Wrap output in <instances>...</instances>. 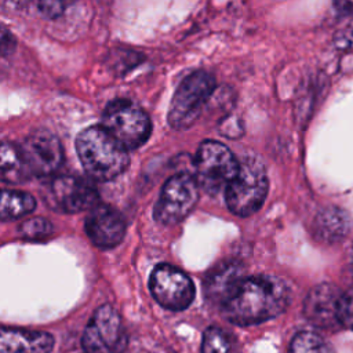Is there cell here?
<instances>
[{"label": "cell", "mask_w": 353, "mask_h": 353, "mask_svg": "<svg viewBox=\"0 0 353 353\" xmlns=\"http://www.w3.org/2000/svg\"><path fill=\"white\" fill-rule=\"evenodd\" d=\"M290 299V288L281 279L259 274L245 277L219 307L228 321L254 325L281 314Z\"/></svg>", "instance_id": "6da1fadb"}, {"label": "cell", "mask_w": 353, "mask_h": 353, "mask_svg": "<svg viewBox=\"0 0 353 353\" xmlns=\"http://www.w3.org/2000/svg\"><path fill=\"white\" fill-rule=\"evenodd\" d=\"M76 150L88 176L110 181L125 171L130 163L128 149L114 139L102 125H91L76 138Z\"/></svg>", "instance_id": "7a4b0ae2"}, {"label": "cell", "mask_w": 353, "mask_h": 353, "mask_svg": "<svg viewBox=\"0 0 353 353\" xmlns=\"http://www.w3.org/2000/svg\"><path fill=\"white\" fill-rule=\"evenodd\" d=\"M101 125L128 150L142 146L152 134L148 113L134 101L124 98L106 105Z\"/></svg>", "instance_id": "3957f363"}, {"label": "cell", "mask_w": 353, "mask_h": 353, "mask_svg": "<svg viewBox=\"0 0 353 353\" xmlns=\"http://www.w3.org/2000/svg\"><path fill=\"white\" fill-rule=\"evenodd\" d=\"M268 188L269 182L263 164L255 157H247L240 163L237 175L225 189L226 205L233 214L248 216L262 207Z\"/></svg>", "instance_id": "277c9868"}, {"label": "cell", "mask_w": 353, "mask_h": 353, "mask_svg": "<svg viewBox=\"0 0 353 353\" xmlns=\"http://www.w3.org/2000/svg\"><path fill=\"white\" fill-rule=\"evenodd\" d=\"M215 88V77L204 70H194L186 76L174 92L168 109V123L174 130L189 128L200 116L205 102Z\"/></svg>", "instance_id": "5b68a950"}, {"label": "cell", "mask_w": 353, "mask_h": 353, "mask_svg": "<svg viewBox=\"0 0 353 353\" xmlns=\"http://www.w3.org/2000/svg\"><path fill=\"white\" fill-rule=\"evenodd\" d=\"M240 170V161L218 141H204L194 157L197 183L208 193L226 189Z\"/></svg>", "instance_id": "8992f818"}, {"label": "cell", "mask_w": 353, "mask_h": 353, "mask_svg": "<svg viewBox=\"0 0 353 353\" xmlns=\"http://www.w3.org/2000/svg\"><path fill=\"white\" fill-rule=\"evenodd\" d=\"M199 201V183L194 176L179 172L170 176L154 204L153 216L160 225H175L183 221Z\"/></svg>", "instance_id": "52a82bcc"}, {"label": "cell", "mask_w": 353, "mask_h": 353, "mask_svg": "<svg viewBox=\"0 0 353 353\" xmlns=\"http://www.w3.org/2000/svg\"><path fill=\"white\" fill-rule=\"evenodd\" d=\"M83 353H123L127 346L119 312L110 305L99 306L88 321L83 338Z\"/></svg>", "instance_id": "ba28073f"}, {"label": "cell", "mask_w": 353, "mask_h": 353, "mask_svg": "<svg viewBox=\"0 0 353 353\" xmlns=\"http://www.w3.org/2000/svg\"><path fill=\"white\" fill-rule=\"evenodd\" d=\"M149 290L159 305L174 312L189 307L196 294L192 279L168 263H160L153 269L149 277Z\"/></svg>", "instance_id": "9c48e42d"}, {"label": "cell", "mask_w": 353, "mask_h": 353, "mask_svg": "<svg viewBox=\"0 0 353 353\" xmlns=\"http://www.w3.org/2000/svg\"><path fill=\"white\" fill-rule=\"evenodd\" d=\"M44 200L52 210L72 214L94 208L98 204V192L83 178L59 176L47 185Z\"/></svg>", "instance_id": "30bf717a"}, {"label": "cell", "mask_w": 353, "mask_h": 353, "mask_svg": "<svg viewBox=\"0 0 353 353\" xmlns=\"http://www.w3.org/2000/svg\"><path fill=\"white\" fill-rule=\"evenodd\" d=\"M19 152L30 175L47 176L57 171L63 160V150L59 139L46 130L29 134Z\"/></svg>", "instance_id": "8fae6325"}, {"label": "cell", "mask_w": 353, "mask_h": 353, "mask_svg": "<svg viewBox=\"0 0 353 353\" xmlns=\"http://www.w3.org/2000/svg\"><path fill=\"white\" fill-rule=\"evenodd\" d=\"M84 228L91 243L99 248L116 247L125 234L123 215L109 204H97L91 208Z\"/></svg>", "instance_id": "7c38bea8"}, {"label": "cell", "mask_w": 353, "mask_h": 353, "mask_svg": "<svg viewBox=\"0 0 353 353\" xmlns=\"http://www.w3.org/2000/svg\"><path fill=\"white\" fill-rule=\"evenodd\" d=\"M342 292L330 283L313 287L303 301V314L316 327L332 328L339 324L338 309Z\"/></svg>", "instance_id": "4fadbf2b"}, {"label": "cell", "mask_w": 353, "mask_h": 353, "mask_svg": "<svg viewBox=\"0 0 353 353\" xmlns=\"http://www.w3.org/2000/svg\"><path fill=\"white\" fill-rule=\"evenodd\" d=\"M244 279V268L240 262H221L207 273L203 285L204 295L211 303L221 306Z\"/></svg>", "instance_id": "5bb4252c"}, {"label": "cell", "mask_w": 353, "mask_h": 353, "mask_svg": "<svg viewBox=\"0 0 353 353\" xmlns=\"http://www.w3.org/2000/svg\"><path fill=\"white\" fill-rule=\"evenodd\" d=\"M52 346L48 332L7 327L0 331V353H50Z\"/></svg>", "instance_id": "9a60e30c"}, {"label": "cell", "mask_w": 353, "mask_h": 353, "mask_svg": "<svg viewBox=\"0 0 353 353\" xmlns=\"http://www.w3.org/2000/svg\"><path fill=\"white\" fill-rule=\"evenodd\" d=\"M349 215L336 207L321 210L313 221V233L324 243H336L342 240L349 233Z\"/></svg>", "instance_id": "2e32d148"}, {"label": "cell", "mask_w": 353, "mask_h": 353, "mask_svg": "<svg viewBox=\"0 0 353 353\" xmlns=\"http://www.w3.org/2000/svg\"><path fill=\"white\" fill-rule=\"evenodd\" d=\"M36 207V200L25 192L8 190L1 192V204H0V216L3 221L21 218L32 212Z\"/></svg>", "instance_id": "e0dca14e"}, {"label": "cell", "mask_w": 353, "mask_h": 353, "mask_svg": "<svg viewBox=\"0 0 353 353\" xmlns=\"http://www.w3.org/2000/svg\"><path fill=\"white\" fill-rule=\"evenodd\" d=\"M30 174L26 170L19 146L4 142L1 145V178L6 182H21Z\"/></svg>", "instance_id": "ac0fdd59"}, {"label": "cell", "mask_w": 353, "mask_h": 353, "mask_svg": "<svg viewBox=\"0 0 353 353\" xmlns=\"http://www.w3.org/2000/svg\"><path fill=\"white\" fill-rule=\"evenodd\" d=\"M201 353H241L237 341L219 327H208L204 331Z\"/></svg>", "instance_id": "d6986e66"}, {"label": "cell", "mask_w": 353, "mask_h": 353, "mask_svg": "<svg viewBox=\"0 0 353 353\" xmlns=\"http://www.w3.org/2000/svg\"><path fill=\"white\" fill-rule=\"evenodd\" d=\"M290 353H334V350L319 334L301 331L292 338Z\"/></svg>", "instance_id": "ffe728a7"}, {"label": "cell", "mask_w": 353, "mask_h": 353, "mask_svg": "<svg viewBox=\"0 0 353 353\" xmlns=\"http://www.w3.org/2000/svg\"><path fill=\"white\" fill-rule=\"evenodd\" d=\"M19 233L22 237L29 240H40L52 233V225L48 219L41 216H34L25 221L19 226Z\"/></svg>", "instance_id": "44dd1931"}, {"label": "cell", "mask_w": 353, "mask_h": 353, "mask_svg": "<svg viewBox=\"0 0 353 353\" xmlns=\"http://www.w3.org/2000/svg\"><path fill=\"white\" fill-rule=\"evenodd\" d=\"M339 324L346 328H353V288L342 292L338 309Z\"/></svg>", "instance_id": "7402d4cb"}, {"label": "cell", "mask_w": 353, "mask_h": 353, "mask_svg": "<svg viewBox=\"0 0 353 353\" xmlns=\"http://www.w3.org/2000/svg\"><path fill=\"white\" fill-rule=\"evenodd\" d=\"M334 44L338 50L353 51V22L345 25L341 30L336 32L334 37Z\"/></svg>", "instance_id": "603a6c76"}, {"label": "cell", "mask_w": 353, "mask_h": 353, "mask_svg": "<svg viewBox=\"0 0 353 353\" xmlns=\"http://www.w3.org/2000/svg\"><path fill=\"white\" fill-rule=\"evenodd\" d=\"M37 7H39V11L43 15L52 18V17H57L58 14L62 12L65 4L63 3H50V1H47V3H39Z\"/></svg>", "instance_id": "cb8c5ba5"}, {"label": "cell", "mask_w": 353, "mask_h": 353, "mask_svg": "<svg viewBox=\"0 0 353 353\" xmlns=\"http://www.w3.org/2000/svg\"><path fill=\"white\" fill-rule=\"evenodd\" d=\"M334 7L343 15L353 14V1H335Z\"/></svg>", "instance_id": "d4e9b609"}, {"label": "cell", "mask_w": 353, "mask_h": 353, "mask_svg": "<svg viewBox=\"0 0 353 353\" xmlns=\"http://www.w3.org/2000/svg\"><path fill=\"white\" fill-rule=\"evenodd\" d=\"M350 265L353 266V248H352V251H350Z\"/></svg>", "instance_id": "484cf974"}]
</instances>
